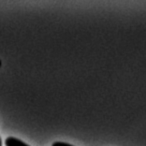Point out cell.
Listing matches in <instances>:
<instances>
[{"mask_svg":"<svg viewBox=\"0 0 146 146\" xmlns=\"http://www.w3.org/2000/svg\"><path fill=\"white\" fill-rule=\"evenodd\" d=\"M5 144L6 146H29L28 144H26L25 142L14 137L7 138L5 141Z\"/></svg>","mask_w":146,"mask_h":146,"instance_id":"obj_1","label":"cell"},{"mask_svg":"<svg viewBox=\"0 0 146 146\" xmlns=\"http://www.w3.org/2000/svg\"><path fill=\"white\" fill-rule=\"evenodd\" d=\"M0 146H2V140H1V138H0Z\"/></svg>","mask_w":146,"mask_h":146,"instance_id":"obj_3","label":"cell"},{"mask_svg":"<svg viewBox=\"0 0 146 146\" xmlns=\"http://www.w3.org/2000/svg\"><path fill=\"white\" fill-rule=\"evenodd\" d=\"M52 146H73V145L66 143V142H62V141H56L54 143H52Z\"/></svg>","mask_w":146,"mask_h":146,"instance_id":"obj_2","label":"cell"}]
</instances>
